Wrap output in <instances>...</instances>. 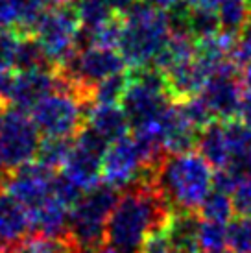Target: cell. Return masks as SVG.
Returning <instances> with one entry per match:
<instances>
[{
    "label": "cell",
    "mask_w": 251,
    "mask_h": 253,
    "mask_svg": "<svg viewBox=\"0 0 251 253\" xmlns=\"http://www.w3.org/2000/svg\"><path fill=\"white\" fill-rule=\"evenodd\" d=\"M7 169H6V165L2 163V159H0V190L6 187V183H7Z\"/></svg>",
    "instance_id": "obj_37"
},
{
    "label": "cell",
    "mask_w": 251,
    "mask_h": 253,
    "mask_svg": "<svg viewBox=\"0 0 251 253\" xmlns=\"http://www.w3.org/2000/svg\"><path fill=\"white\" fill-rule=\"evenodd\" d=\"M119 196V190L102 181L98 187L87 190L72 207L69 237L82 253L104 248V242H107V220Z\"/></svg>",
    "instance_id": "obj_4"
},
{
    "label": "cell",
    "mask_w": 251,
    "mask_h": 253,
    "mask_svg": "<svg viewBox=\"0 0 251 253\" xmlns=\"http://www.w3.org/2000/svg\"><path fill=\"white\" fill-rule=\"evenodd\" d=\"M188 9H202V11H216L220 0H183Z\"/></svg>",
    "instance_id": "obj_34"
},
{
    "label": "cell",
    "mask_w": 251,
    "mask_h": 253,
    "mask_svg": "<svg viewBox=\"0 0 251 253\" xmlns=\"http://www.w3.org/2000/svg\"><path fill=\"white\" fill-rule=\"evenodd\" d=\"M135 2H139V0H107V4L111 6L113 11L119 15H124Z\"/></svg>",
    "instance_id": "obj_35"
},
{
    "label": "cell",
    "mask_w": 251,
    "mask_h": 253,
    "mask_svg": "<svg viewBox=\"0 0 251 253\" xmlns=\"http://www.w3.org/2000/svg\"><path fill=\"white\" fill-rule=\"evenodd\" d=\"M240 82H242L244 91L251 92V63H248L244 69H242V72H240Z\"/></svg>",
    "instance_id": "obj_36"
},
{
    "label": "cell",
    "mask_w": 251,
    "mask_h": 253,
    "mask_svg": "<svg viewBox=\"0 0 251 253\" xmlns=\"http://www.w3.org/2000/svg\"><path fill=\"white\" fill-rule=\"evenodd\" d=\"M85 126L91 127L94 133H98L109 144L120 141L122 137L129 135L131 129L129 120L126 117L124 109L120 104L105 106V104H91L85 117Z\"/></svg>",
    "instance_id": "obj_14"
},
{
    "label": "cell",
    "mask_w": 251,
    "mask_h": 253,
    "mask_svg": "<svg viewBox=\"0 0 251 253\" xmlns=\"http://www.w3.org/2000/svg\"><path fill=\"white\" fill-rule=\"evenodd\" d=\"M238 122H242L244 126L251 127V92L244 91L242 102H240V109H238Z\"/></svg>",
    "instance_id": "obj_32"
},
{
    "label": "cell",
    "mask_w": 251,
    "mask_h": 253,
    "mask_svg": "<svg viewBox=\"0 0 251 253\" xmlns=\"http://www.w3.org/2000/svg\"><path fill=\"white\" fill-rule=\"evenodd\" d=\"M56 91H72L59 72L50 71L48 67L32 69V71H17L15 72L9 91L6 94V100L11 104V107L32 111L42 98Z\"/></svg>",
    "instance_id": "obj_11"
},
{
    "label": "cell",
    "mask_w": 251,
    "mask_h": 253,
    "mask_svg": "<svg viewBox=\"0 0 251 253\" xmlns=\"http://www.w3.org/2000/svg\"><path fill=\"white\" fill-rule=\"evenodd\" d=\"M202 220H209V222H218V224H229L235 218V204H233V196L229 192L212 189L209 196L205 198L200 211H198Z\"/></svg>",
    "instance_id": "obj_19"
},
{
    "label": "cell",
    "mask_w": 251,
    "mask_h": 253,
    "mask_svg": "<svg viewBox=\"0 0 251 253\" xmlns=\"http://www.w3.org/2000/svg\"><path fill=\"white\" fill-rule=\"evenodd\" d=\"M142 4H148V6L155 7V9H161V11H174L179 6H183V0H139Z\"/></svg>",
    "instance_id": "obj_33"
},
{
    "label": "cell",
    "mask_w": 251,
    "mask_h": 253,
    "mask_svg": "<svg viewBox=\"0 0 251 253\" xmlns=\"http://www.w3.org/2000/svg\"><path fill=\"white\" fill-rule=\"evenodd\" d=\"M48 2L50 0H11L15 13V28L34 32L39 21L50 9Z\"/></svg>",
    "instance_id": "obj_23"
},
{
    "label": "cell",
    "mask_w": 251,
    "mask_h": 253,
    "mask_svg": "<svg viewBox=\"0 0 251 253\" xmlns=\"http://www.w3.org/2000/svg\"><path fill=\"white\" fill-rule=\"evenodd\" d=\"M229 59L237 65V67H242V69H244L248 63H251V19H250V22L246 24V28L242 30V34L237 37L235 46L231 50Z\"/></svg>",
    "instance_id": "obj_28"
},
{
    "label": "cell",
    "mask_w": 251,
    "mask_h": 253,
    "mask_svg": "<svg viewBox=\"0 0 251 253\" xmlns=\"http://www.w3.org/2000/svg\"><path fill=\"white\" fill-rule=\"evenodd\" d=\"M154 170L148 167L133 135H126L107 148L104 155L102 181L115 190L124 192L140 183H152Z\"/></svg>",
    "instance_id": "obj_9"
},
{
    "label": "cell",
    "mask_w": 251,
    "mask_h": 253,
    "mask_svg": "<svg viewBox=\"0 0 251 253\" xmlns=\"http://www.w3.org/2000/svg\"><path fill=\"white\" fill-rule=\"evenodd\" d=\"M80 17L70 2H61L50 7L34 30V39L41 46L48 65L61 67L78 52Z\"/></svg>",
    "instance_id": "obj_6"
},
{
    "label": "cell",
    "mask_w": 251,
    "mask_h": 253,
    "mask_svg": "<svg viewBox=\"0 0 251 253\" xmlns=\"http://www.w3.org/2000/svg\"><path fill=\"white\" fill-rule=\"evenodd\" d=\"M200 246L202 253H222L227 248V225L202 220L200 222Z\"/></svg>",
    "instance_id": "obj_24"
},
{
    "label": "cell",
    "mask_w": 251,
    "mask_h": 253,
    "mask_svg": "<svg viewBox=\"0 0 251 253\" xmlns=\"http://www.w3.org/2000/svg\"><path fill=\"white\" fill-rule=\"evenodd\" d=\"M220 21L216 11H202V9H190L188 11V34L194 39H203L220 34Z\"/></svg>",
    "instance_id": "obj_26"
},
{
    "label": "cell",
    "mask_w": 251,
    "mask_h": 253,
    "mask_svg": "<svg viewBox=\"0 0 251 253\" xmlns=\"http://www.w3.org/2000/svg\"><path fill=\"white\" fill-rule=\"evenodd\" d=\"M196 56V39L185 34H172L165 48L159 52L154 67L163 74L174 71L177 67L194 61Z\"/></svg>",
    "instance_id": "obj_17"
},
{
    "label": "cell",
    "mask_w": 251,
    "mask_h": 253,
    "mask_svg": "<svg viewBox=\"0 0 251 253\" xmlns=\"http://www.w3.org/2000/svg\"><path fill=\"white\" fill-rule=\"evenodd\" d=\"M120 21L122 36L119 52L126 65L133 71L154 67L159 52L172 36L168 13L142 2H135L124 15H120Z\"/></svg>",
    "instance_id": "obj_3"
},
{
    "label": "cell",
    "mask_w": 251,
    "mask_h": 253,
    "mask_svg": "<svg viewBox=\"0 0 251 253\" xmlns=\"http://www.w3.org/2000/svg\"><path fill=\"white\" fill-rule=\"evenodd\" d=\"M61 2H69V0H57V4H61Z\"/></svg>",
    "instance_id": "obj_39"
},
{
    "label": "cell",
    "mask_w": 251,
    "mask_h": 253,
    "mask_svg": "<svg viewBox=\"0 0 251 253\" xmlns=\"http://www.w3.org/2000/svg\"><path fill=\"white\" fill-rule=\"evenodd\" d=\"M4 111H6V109L0 106V124H2V119H4Z\"/></svg>",
    "instance_id": "obj_38"
},
{
    "label": "cell",
    "mask_w": 251,
    "mask_h": 253,
    "mask_svg": "<svg viewBox=\"0 0 251 253\" xmlns=\"http://www.w3.org/2000/svg\"><path fill=\"white\" fill-rule=\"evenodd\" d=\"M222 253H233V252H222Z\"/></svg>",
    "instance_id": "obj_40"
},
{
    "label": "cell",
    "mask_w": 251,
    "mask_h": 253,
    "mask_svg": "<svg viewBox=\"0 0 251 253\" xmlns=\"http://www.w3.org/2000/svg\"><path fill=\"white\" fill-rule=\"evenodd\" d=\"M200 222L202 220L196 212H181L170 216L165 235L175 253H202Z\"/></svg>",
    "instance_id": "obj_15"
},
{
    "label": "cell",
    "mask_w": 251,
    "mask_h": 253,
    "mask_svg": "<svg viewBox=\"0 0 251 253\" xmlns=\"http://www.w3.org/2000/svg\"><path fill=\"white\" fill-rule=\"evenodd\" d=\"M196 152L202 155L214 170H223L229 165L231 150L225 131V122H212L200 131Z\"/></svg>",
    "instance_id": "obj_16"
},
{
    "label": "cell",
    "mask_w": 251,
    "mask_h": 253,
    "mask_svg": "<svg viewBox=\"0 0 251 253\" xmlns=\"http://www.w3.org/2000/svg\"><path fill=\"white\" fill-rule=\"evenodd\" d=\"M74 7L82 28H96L117 17L107 0H76Z\"/></svg>",
    "instance_id": "obj_22"
},
{
    "label": "cell",
    "mask_w": 251,
    "mask_h": 253,
    "mask_svg": "<svg viewBox=\"0 0 251 253\" xmlns=\"http://www.w3.org/2000/svg\"><path fill=\"white\" fill-rule=\"evenodd\" d=\"M72 142L74 141H70V139L44 137L41 141L35 161L42 167H46L48 170H52V172H56L57 169H63L67 159H69L70 150H72Z\"/></svg>",
    "instance_id": "obj_21"
},
{
    "label": "cell",
    "mask_w": 251,
    "mask_h": 253,
    "mask_svg": "<svg viewBox=\"0 0 251 253\" xmlns=\"http://www.w3.org/2000/svg\"><path fill=\"white\" fill-rule=\"evenodd\" d=\"M238 69L240 67L227 59L223 65H220V69L214 74H210L200 92L212 117L220 122H231L238 117L240 102L244 96Z\"/></svg>",
    "instance_id": "obj_10"
},
{
    "label": "cell",
    "mask_w": 251,
    "mask_h": 253,
    "mask_svg": "<svg viewBox=\"0 0 251 253\" xmlns=\"http://www.w3.org/2000/svg\"><path fill=\"white\" fill-rule=\"evenodd\" d=\"M231 196L238 216H251V176L238 183Z\"/></svg>",
    "instance_id": "obj_29"
},
{
    "label": "cell",
    "mask_w": 251,
    "mask_h": 253,
    "mask_svg": "<svg viewBox=\"0 0 251 253\" xmlns=\"http://www.w3.org/2000/svg\"><path fill=\"white\" fill-rule=\"evenodd\" d=\"M140 253H175L174 248L170 246L165 229L161 233H155L154 237H150V240L146 242V246L142 248Z\"/></svg>",
    "instance_id": "obj_30"
},
{
    "label": "cell",
    "mask_w": 251,
    "mask_h": 253,
    "mask_svg": "<svg viewBox=\"0 0 251 253\" xmlns=\"http://www.w3.org/2000/svg\"><path fill=\"white\" fill-rule=\"evenodd\" d=\"M35 127L44 137L70 139L85 126V100L72 91H56L30 111Z\"/></svg>",
    "instance_id": "obj_7"
},
{
    "label": "cell",
    "mask_w": 251,
    "mask_h": 253,
    "mask_svg": "<svg viewBox=\"0 0 251 253\" xmlns=\"http://www.w3.org/2000/svg\"><path fill=\"white\" fill-rule=\"evenodd\" d=\"M152 185L172 214L198 212L214 189V172L198 152L167 154L155 167Z\"/></svg>",
    "instance_id": "obj_2"
},
{
    "label": "cell",
    "mask_w": 251,
    "mask_h": 253,
    "mask_svg": "<svg viewBox=\"0 0 251 253\" xmlns=\"http://www.w3.org/2000/svg\"><path fill=\"white\" fill-rule=\"evenodd\" d=\"M179 106H181V111H183V115H185V119H187L198 131H202V129H205L207 126H210L212 122H216L214 117H212V113H210V109L207 107V104L203 102V98L200 94H198V96H192V98L181 100Z\"/></svg>",
    "instance_id": "obj_27"
},
{
    "label": "cell",
    "mask_w": 251,
    "mask_h": 253,
    "mask_svg": "<svg viewBox=\"0 0 251 253\" xmlns=\"http://www.w3.org/2000/svg\"><path fill=\"white\" fill-rule=\"evenodd\" d=\"M41 133L26 111L9 107L0 124V159L6 169L17 170L35 161Z\"/></svg>",
    "instance_id": "obj_8"
},
{
    "label": "cell",
    "mask_w": 251,
    "mask_h": 253,
    "mask_svg": "<svg viewBox=\"0 0 251 253\" xmlns=\"http://www.w3.org/2000/svg\"><path fill=\"white\" fill-rule=\"evenodd\" d=\"M127 85H129V74H126V72L113 74V76L105 78L92 87L89 102L91 104H105V106L120 104L126 91H127Z\"/></svg>",
    "instance_id": "obj_20"
},
{
    "label": "cell",
    "mask_w": 251,
    "mask_h": 253,
    "mask_svg": "<svg viewBox=\"0 0 251 253\" xmlns=\"http://www.w3.org/2000/svg\"><path fill=\"white\" fill-rule=\"evenodd\" d=\"M15 28V13L11 0H0V30Z\"/></svg>",
    "instance_id": "obj_31"
},
{
    "label": "cell",
    "mask_w": 251,
    "mask_h": 253,
    "mask_svg": "<svg viewBox=\"0 0 251 253\" xmlns=\"http://www.w3.org/2000/svg\"><path fill=\"white\" fill-rule=\"evenodd\" d=\"M172 102L167 76L155 67H146L129 74V85L120 107L124 109L131 129H135L161 117Z\"/></svg>",
    "instance_id": "obj_5"
},
{
    "label": "cell",
    "mask_w": 251,
    "mask_h": 253,
    "mask_svg": "<svg viewBox=\"0 0 251 253\" xmlns=\"http://www.w3.org/2000/svg\"><path fill=\"white\" fill-rule=\"evenodd\" d=\"M104 155L92 148H87L80 142H72L69 159L61 169V174L69 177L80 190L94 189L102 183V169H104Z\"/></svg>",
    "instance_id": "obj_13"
},
{
    "label": "cell",
    "mask_w": 251,
    "mask_h": 253,
    "mask_svg": "<svg viewBox=\"0 0 251 253\" xmlns=\"http://www.w3.org/2000/svg\"><path fill=\"white\" fill-rule=\"evenodd\" d=\"M172 211L152 183L120 192L107 220V244L117 253H140L150 237L167 227Z\"/></svg>",
    "instance_id": "obj_1"
},
{
    "label": "cell",
    "mask_w": 251,
    "mask_h": 253,
    "mask_svg": "<svg viewBox=\"0 0 251 253\" xmlns=\"http://www.w3.org/2000/svg\"><path fill=\"white\" fill-rule=\"evenodd\" d=\"M227 248L233 253H251V216L233 218L227 224Z\"/></svg>",
    "instance_id": "obj_25"
},
{
    "label": "cell",
    "mask_w": 251,
    "mask_h": 253,
    "mask_svg": "<svg viewBox=\"0 0 251 253\" xmlns=\"http://www.w3.org/2000/svg\"><path fill=\"white\" fill-rule=\"evenodd\" d=\"M216 15L223 34L238 37L251 19V0H220Z\"/></svg>",
    "instance_id": "obj_18"
},
{
    "label": "cell",
    "mask_w": 251,
    "mask_h": 253,
    "mask_svg": "<svg viewBox=\"0 0 251 253\" xmlns=\"http://www.w3.org/2000/svg\"><path fill=\"white\" fill-rule=\"evenodd\" d=\"M54 176L56 172L34 161L13 170V174H9L7 177L4 190L7 196L13 198L17 204H21L26 212H32L52 198Z\"/></svg>",
    "instance_id": "obj_12"
}]
</instances>
